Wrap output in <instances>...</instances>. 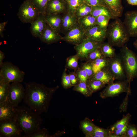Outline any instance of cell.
I'll list each match as a JSON object with an SVG mask.
<instances>
[{
    "label": "cell",
    "instance_id": "32",
    "mask_svg": "<svg viewBox=\"0 0 137 137\" xmlns=\"http://www.w3.org/2000/svg\"><path fill=\"white\" fill-rule=\"evenodd\" d=\"M86 82L93 93L99 90L106 85L100 81L90 79H88Z\"/></svg>",
    "mask_w": 137,
    "mask_h": 137
},
{
    "label": "cell",
    "instance_id": "18",
    "mask_svg": "<svg viewBox=\"0 0 137 137\" xmlns=\"http://www.w3.org/2000/svg\"><path fill=\"white\" fill-rule=\"evenodd\" d=\"M106 30H104L97 25L85 30L86 38L100 42H104L106 38Z\"/></svg>",
    "mask_w": 137,
    "mask_h": 137
},
{
    "label": "cell",
    "instance_id": "33",
    "mask_svg": "<svg viewBox=\"0 0 137 137\" xmlns=\"http://www.w3.org/2000/svg\"><path fill=\"white\" fill-rule=\"evenodd\" d=\"M67 11L74 14L76 10L84 3L83 0H66Z\"/></svg>",
    "mask_w": 137,
    "mask_h": 137
},
{
    "label": "cell",
    "instance_id": "51",
    "mask_svg": "<svg viewBox=\"0 0 137 137\" xmlns=\"http://www.w3.org/2000/svg\"><path fill=\"white\" fill-rule=\"evenodd\" d=\"M133 45L134 47L137 49V40H135L133 42Z\"/></svg>",
    "mask_w": 137,
    "mask_h": 137
},
{
    "label": "cell",
    "instance_id": "21",
    "mask_svg": "<svg viewBox=\"0 0 137 137\" xmlns=\"http://www.w3.org/2000/svg\"><path fill=\"white\" fill-rule=\"evenodd\" d=\"M78 22V19L74 14L67 11L62 15L61 30L66 33Z\"/></svg>",
    "mask_w": 137,
    "mask_h": 137
},
{
    "label": "cell",
    "instance_id": "10",
    "mask_svg": "<svg viewBox=\"0 0 137 137\" xmlns=\"http://www.w3.org/2000/svg\"><path fill=\"white\" fill-rule=\"evenodd\" d=\"M103 42L86 38L80 44L75 45L74 48L79 59H85L89 54L100 48Z\"/></svg>",
    "mask_w": 137,
    "mask_h": 137
},
{
    "label": "cell",
    "instance_id": "49",
    "mask_svg": "<svg viewBox=\"0 0 137 137\" xmlns=\"http://www.w3.org/2000/svg\"><path fill=\"white\" fill-rule=\"evenodd\" d=\"M5 57L4 53L1 50H0V67L3 63V61Z\"/></svg>",
    "mask_w": 137,
    "mask_h": 137
},
{
    "label": "cell",
    "instance_id": "6",
    "mask_svg": "<svg viewBox=\"0 0 137 137\" xmlns=\"http://www.w3.org/2000/svg\"><path fill=\"white\" fill-rule=\"evenodd\" d=\"M123 92L130 95L131 93L130 85L126 79L123 81L114 82L108 85L101 92L99 96L102 98L113 97Z\"/></svg>",
    "mask_w": 137,
    "mask_h": 137
},
{
    "label": "cell",
    "instance_id": "7",
    "mask_svg": "<svg viewBox=\"0 0 137 137\" xmlns=\"http://www.w3.org/2000/svg\"><path fill=\"white\" fill-rule=\"evenodd\" d=\"M40 14L30 0H25L19 8L17 15L23 23L31 24L38 18Z\"/></svg>",
    "mask_w": 137,
    "mask_h": 137
},
{
    "label": "cell",
    "instance_id": "11",
    "mask_svg": "<svg viewBox=\"0 0 137 137\" xmlns=\"http://www.w3.org/2000/svg\"><path fill=\"white\" fill-rule=\"evenodd\" d=\"M25 88L19 82H12L9 87L8 101L12 105L17 107L23 100L25 95Z\"/></svg>",
    "mask_w": 137,
    "mask_h": 137
},
{
    "label": "cell",
    "instance_id": "37",
    "mask_svg": "<svg viewBox=\"0 0 137 137\" xmlns=\"http://www.w3.org/2000/svg\"><path fill=\"white\" fill-rule=\"evenodd\" d=\"M79 59L78 55H73L68 58L66 59L65 67L76 70L78 68V60Z\"/></svg>",
    "mask_w": 137,
    "mask_h": 137
},
{
    "label": "cell",
    "instance_id": "30",
    "mask_svg": "<svg viewBox=\"0 0 137 137\" xmlns=\"http://www.w3.org/2000/svg\"><path fill=\"white\" fill-rule=\"evenodd\" d=\"M111 131L109 129H105L96 126L92 133L87 137H110Z\"/></svg>",
    "mask_w": 137,
    "mask_h": 137
},
{
    "label": "cell",
    "instance_id": "12",
    "mask_svg": "<svg viewBox=\"0 0 137 137\" xmlns=\"http://www.w3.org/2000/svg\"><path fill=\"white\" fill-rule=\"evenodd\" d=\"M86 38L85 30L77 22L66 32L62 40L76 45L80 44Z\"/></svg>",
    "mask_w": 137,
    "mask_h": 137
},
{
    "label": "cell",
    "instance_id": "5",
    "mask_svg": "<svg viewBox=\"0 0 137 137\" xmlns=\"http://www.w3.org/2000/svg\"><path fill=\"white\" fill-rule=\"evenodd\" d=\"M0 82L10 83L22 82L25 73L11 62H3L0 67Z\"/></svg>",
    "mask_w": 137,
    "mask_h": 137
},
{
    "label": "cell",
    "instance_id": "15",
    "mask_svg": "<svg viewBox=\"0 0 137 137\" xmlns=\"http://www.w3.org/2000/svg\"><path fill=\"white\" fill-rule=\"evenodd\" d=\"M67 5L63 0H50L46 9V14H64L67 11Z\"/></svg>",
    "mask_w": 137,
    "mask_h": 137
},
{
    "label": "cell",
    "instance_id": "25",
    "mask_svg": "<svg viewBox=\"0 0 137 137\" xmlns=\"http://www.w3.org/2000/svg\"><path fill=\"white\" fill-rule=\"evenodd\" d=\"M108 58L103 57L90 62L94 74L105 67Z\"/></svg>",
    "mask_w": 137,
    "mask_h": 137
},
{
    "label": "cell",
    "instance_id": "46",
    "mask_svg": "<svg viewBox=\"0 0 137 137\" xmlns=\"http://www.w3.org/2000/svg\"><path fill=\"white\" fill-rule=\"evenodd\" d=\"M69 75L71 84L73 86L77 84L79 81L76 70L70 72Z\"/></svg>",
    "mask_w": 137,
    "mask_h": 137
},
{
    "label": "cell",
    "instance_id": "48",
    "mask_svg": "<svg viewBox=\"0 0 137 137\" xmlns=\"http://www.w3.org/2000/svg\"><path fill=\"white\" fill-rule=\"evenodd\" d=\"M7 23V21H6L0 23V35L2 37H3V32L5 29V27Z\"/></svg>",
    "mask_w": 137,
    "mask_h": 137
},
{
    "label": "cell",
    "instance_id": "9",
    "mask_svg": "<svg viewBox=\"0 0 137 137\" xmlns=\"http://www.w3.org/2000/svg\"><path fill=\"white\" fill-rule=\"evenodd\" d=\"M115 79L124 80L126 76L123 63L120 55L111 58H108L105 67Z\"/></svg>",
    "mask_w": 137,
    "mask_h": 137
},
{
    "label": "cell",
    "instance_id": "19",
    "mask_svg": "<svg viewBox=\"0 0 137 137\" xmlns=\"http://www.w3.org/2000/svg\"><path fill=\"white\" fill-rule=\"evenodd\" d=\"M108 9L112 16L113 19L121 16L124 8L122 4V0H104Z\"/></svg>",
    "mask_w": 137,
    "mask_h": 137
},
{
    "label": "cell",
    "instance_id": "16",
    "mask_svg": "<svg viewBox=\"0 0 137 137\" xmlns=\"http://www.w3.org/2000/svg\"><path fill=\"white\" fill-rule=\"evenodd\" d=\"M39 38L42 42L50 44L62 40L63 37L47 23L45 29Z\"/></svg>",
    "mask_w": 137,
    "mask_h": 137
},
{
    "label": "cell",
    "instance_id": "45",
    "mask_svg": "<svg viewBox=\"0 0 137 137\" xmlns=\"http://www.w3.org/2000/svg\"><path fill=\"white\" fill-rule=\"evenodd\" d=\"M50 136L48 134V132L46 129L41 128L28 137H46Z\"/></svg>",
    "mask_w": 137,
    "mask_h": 137
},
{
    "label": "cell",
    "instance_id": "26",
    "mask_svg": "<svg viewBox=\"0 0 137 137\" xmlns=\"http://www.w3.org/2000/svg\"><path fill=\"white\" fill-rule=\"evenodd\" d=\"M91 14L95 18L99 15H103L113 19L112 16L109 10L107 7L103 6L92 7Z\"/></svg>",
    "mask_w": 137,
    "mask_h": 137
},
{
    "label": "cell",
    "instance_id": "2",
    "mask_svg": "<svg viewBox=\"0 0 137 137\" xmlns=\"http://www.w3.org/2000/svg\"><path fill=\"white\" fill-rule=\"evenodd\" d=\"M17 109V119L25 135L28 137L40 129L42 119L40 114L29 107L18 106Z\"/></svg>",
    "mask_w": 137,
    "mask_h": 137
},
{
    "label": "cell",
    "instance_id": "41",
    "mask_svg": "<svg viewBox=\"0 0 137 137\" xmlns=\"http://www.w3.org/2000/svg\"><path fill=\"white\" fill-rule=\"evenodd\" d=\"M67 69H65L62 75V83L63 87L67 89L73 86L71 83L69 75L66 73Z\"/></svg>",
    "mask_w": 137,
    "mask_h": 137
},
{
    "label": "cell",
    "instance_id": "3",
    "mask_svg": "<svg viewBox=\"0 0 137 137\" xmlns=\"http://www.w3.org/2000/svg\"><path fill=\"white\" fill-rule=\"evenodd\" d=\"M106 32L108 42L113 46L123 47L130 37L123 22L119 18L115 19L109 24Z\"/></svg>",
    "mask_w": 137,
    "mask_h": 137
},
{
    "label": "cell",
    "instance_id": "40",
    "mask_svg": "<svg viewBox=\"0 0 137 137\" xmlns=\"http://www.w3.org/2000/svg\"><path fill=\"white\" fill-rule=\"evenodd\" d=\"M103 57L104 56L99 48L89 54L85 60L87 61L91 62Z\"/></svg>",
    "mask_w": 137,
    "mask_h": 137
},
{
    "label": "cell",
    "instance_id": "4",
    "mask_svg": "<svg viewBox=\"0 0 137 137\" xmlns=\"http://www.w3.org/2000/svg\"><path fill=\"white\" fill-rule=\"evenodd\" d=\"M120 55L122 60L126 79L130 83L137 77V55L125 44L120 49Z\"/></svg>",
    "mask_w": 137,
    "mask_h": 137
},
{
    "label": "cell",
    "instance_id": "14",
    "mask_svg": "<svg viewBox=\"0 0 137 137\" xmlns=\"http://www.w3.org/2000/svg\"><path fill=\"white\" fill-rule=\"evenodd\" d=\"M16 107L7 100L0 103V122L17 118Z\"/></svg>",
    "mask_w": 137,
    "mask_h": 137
},
{
    "label": "cell",
    "instance_id": "27",
    "mask_svg": "<svg viewBox=\"0 0 137 137\" xmlns=\"http://www.w3.org/2000/svg\"><path fill=\"white\" fill-rule=\"evenodd\" d=\"M80 125L81 128L86 137L93 132L96 126L88 118L81 121Z\"/></svg>",
    "mask_w": 137,
    "mask_h": 137
},
{
    "label": "cell",
    "instance_id": "52",
    "mask_svg": "<svg viewBox=\"0 0 137 137\" xmlns=\"http://www.w3.org/2000/svg\"><path fill=\"white\" fill-rule=\"evenodd\" d=\"M64 0V1H65V2H66V0Z\"/></svg>",
    "mask_w": 137,
    "mask_h": 137
},
{
    "label": "cell",
    "instance_id": "22",
    "mask_svg": "<svg viewBox=\"0 0 137 137\" xmlns=\"http://www.w3.org/2000/svg\"><path fill=\"white\" fill-rule=\"evenodd\" d=\"M89 79L100 81L106 84L113 82L115 80L106 67L94 74Z\"/></svg>",
    "mask_w": 137,
    "mask_h": 137
},
{
    "label": "cell",
    "instance_id": "47",
    "mask_svg": "<svg viewBox=\"0 0 137 137\" xmlns=\"http://www.w3.org/2000/svg\"><path fill=\"white\" fill-rule=\"evenodd\" d=\"M129 95L127 94L126 97L125 98L124 100V101L121 104L120 108L121 111H125L126 109L127 104H128V98Z\"/></svg>",
    "mask_w": 137,
    "mask_h": 137
},
{
    "label": "cell",
    "instance_id": "24",
    "mask_svg": "<svg viewBox=\"0 0 137 137\" xmlns=\"http://www.w3.org/2000/svg\"><path fill=\"white\" fill-rule=\"evenodd\" d=\"M100 49L104 57L107 58L113 57L116 55L115 49L108 42L102 44Z\"/></svg>",
    "mask_w": 137,
    "mask_h": 137
},
{
    "label": "cell",
    "instance_id": "39",
    "mask_svg": "<svg viewBox=\"0 0 137 137\" xmlns=\"http://www.w3.org/2000/svg\"><path fill=\"white\" fill-rule=\"evenodd\" d=\"M125 137H137V128L135 125L129 124Z\"/></svg>",
    "mask_w": 137,
    "mask_h": 137
},
{
    "label": "cell",
    "instance_id": "31",
    "mask_svg": "<svg viewBox=\"0 0 137 137\" xmlns=\"http://www.w3.org/2000/svg\"><path fill=\"white\" fill-rule=\"evenodd\" d=\"M131 117V115L129 113L123 116L121 119L111 126L109 129L110 131H112L127 126L129 123Z\"/></svg>",
    "mask_w": 137,
    "mask_h": 137
},
{
    "label": "cell",
    "instance_id": "1",
    "mask_svg": "<svg viewBox=\"0 0 137 137\" xmlns=\"http://www.w3.org/2000/svg\"><path fill=\"white\" fill-rule=\"evenodd\" d=\"M23 100L28 107L40 114L47 110L50 100L57 87L49 88L36 82L25 83Z\"/></svg>",
    "mask_w": 137,
    "mask_h": 137
},
{
    "label": "cell",
    "instance_id": "36",
    "mask_svg": "<svg viewBox=\"0 0 137 137\" xmlns=\"http://www.w3.org/2000/svg\"><path fill=\"white\" fill-rule=\"evenodd\" d=\"M96 18V24L101 28L106 30L109 21L111 19L107 16L103 15L99 16Z\"/></svg>",
    "mask_w": 137,
    "mask_h": 137
},
{
    "label": "cell",
    "instance_id": "35",
    "mask_svg": "<svg viewBox=\"0 0 137 137\" xmlns=\"http://www.w3.org/2000/svg\"><path fill=\"white\" fill-rule=\"evenodd\" d=\"M10 84L0 82V103L7 100Z\"/></svg>",
    "mask_w": 137,
    "mask_h": 137
},
{
    "label": "cell",
    "instance_id": "23",
    "mask_svg": "<svg viewBox=\"0 0 137 137\" xmlns=\"http://www.w3.org/2000/svg\"><path fill=\"white\" fill-rule=\"evenodd\" d=\"M78 23L85 30L96 25V18L90 14L78 19Z\"/></svg>",
    "mask_w": 137,
    "mask_h": 137
},
{
    "label": "cell",
    "instance_id": "34",
    "mask_svg": "<svg viewBox=\"0 0 137 137\" xmlns=\"http://www.w3.org/2000/svg\"><path fill=\"white\" fill-rule=\"evenodd\" d=\"M50 0H30L40 13L45 15L46 7Z\"/></svg>",
    "mask_w": 137,
    "mask_h": 137
},
{
    "label": "cell",
    "instance_id": "20",
    "mask_svg": "<svg viewBox=\"0 0 137 137\" xmlns=\"http://www.w3.org/2000/svg\"><path fill=\"white\" fill-rule=\"evenodd\" d=\"M45 18L47 23L59 32L61 29L62 16L59 14H47L45 15Z\"/></svg>",
    "mask_w": 137,
    "mask_h": 137
},
{
    "label": "cell",
    "instance_id": "29",
    "mask_svg": "<svg viewBox=\"0 0 137 137\" xmlns=\"http://www.w3.org/2000/svg\"><path fill=\"white\" fill-rule=\"evenodd\" d=\"M92 7L84 3L76 10L74 15L78 19L91 14Z\"/></svg>",
    "mask_w": 137,
    "mask_h": 137
},
{
    "label": "cell",
    "instance_id": "44",
    "mask_svg": "<svg viewBox=\"0 0 137 137\" xmlns=\"http://www.w3.org/2000/svg\"><path fill=\"white\" fill-rule=\"evenodd\" d=\"M81 66L86 72L88 79L90 78L94 74L90 62L87 61L86 63H83Z\"/></svg>",
    "mask_w": 137,
    "mask_h": 137
},
{
    "label": "cell",
    "instance_id": "50",
    "mask_svg": "<svg viewBox=\"0 0 137 137\" xmlns=\"http://www.w3.org/2000/svg\"><path fill=\"white\" fill-rule=\"evenodd\" d=\"M129 4L133 6H137V0H127Z\"/></svg>",
    "mask_w": 137,
    "mask_h": 137
},
{
    "label": "cell",
    "instance_id": "13",
    "mask_svg": "<svg viewBox=\"0 0 137 137\" xmlns=\"http://www.w3.org/2000/svg\"><path fill=\"white\" fill-rule=\"evenodd\" d=\"M123 23L130 37H137V10L126 12Z\"/></svg>",
    "mask_w": 137,
    "mask_h": 137
},
{
    "label": "cell",
    "instance_id": "42",
    "mask_svg": "<svg viewBox=\"0 0 137 137\" xmlns=\"http://www.w3.org/2000/svg\"><path fill=\"white\" fill-rule=\"evenodd\" d=\"M127 126L122 128L110 131V137H125Z\"/></svg>",
    "mask_w": 137,
    "mask_h": 137
},
{
    "label": "cell",
    "instance_id": "38",
    "mask_svg": "<svg viewBox=\"0 0 137 137\" xmlns=\"http://www.w3.org/2000/svg\"><path fill=\"white\" fill-rule=\"evenodd\" d=\"M76 71L79 82H86L88 78L87 73L84 68L81 66L78 67Z\"/></svg>",
    "mask_w": 137,
    "mask_h": 137
},
{
    "label": "cell",
    "instance_id": "28",
    "mask_svg": "<svg viewBox=\"0 0 137 137\" xmlns=\"http://www.w3.org/2000/svg\"><path fill=\"white\" fill-rule=\"evenodd\" d=\"M74 86V90L80 93L86 97L91 96L93 93L87 82H79Z\"/></svg>",
    "mask_w": 137,
    "mask_h": 137
},
{
    "label": "cell",
    "instance_id": "17",
    "mask_svg": "<svg viewBox=\"0 0 137 137\" xmlns=\"http://www.w3.org/2000/svg\"><path fill=\"white\" fill-rule=\"evenodd\" d=\"M47 24L45 15L40 13L38 18L31 23L30 30L31 34L33 36L39 38Z\"/></svg>",
    "mask_w": 137,
    "mask_h": 137
},
{
    "label": "cell",
    "instance_id": "8",
    "mask_svg": "<svg viewBox=\"0 0 137 137\" xmlns=\"http://www.w3.org/2000/svg\"><path fill=\"white\" fill-rule=\"evenodd\" d=\"M23 130L17 118L0 122V137L21 136Z\"/></svg>",
    "mask_w": 137,
    "mask_h": 137
},
{
    "label": "cell",
    "instance_id": "43",
    "mask_svg": "<svg viewBox=\"0 0 137 137\" xmlns=\"http://www.w3.org/2000/svg\"><path fill=\"white\" fill-rule=\"evenodd\" d=\"M83 1L84 3L92 7L101 6L107 8L104 0H83Z\"/></svg>",
    "mask_w": 137,
    "mask_h": 137
}]
</instances>
